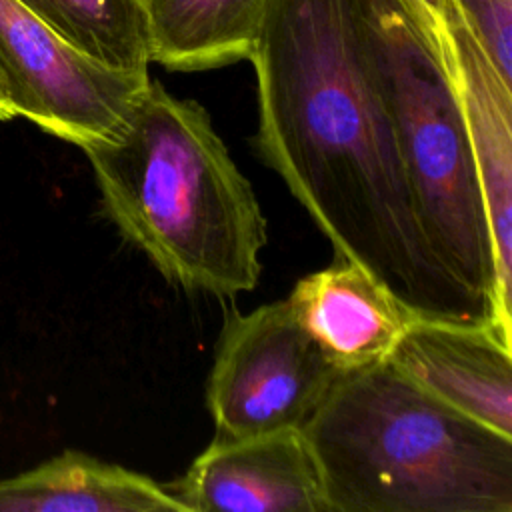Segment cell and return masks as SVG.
Listing matches in <instances>:
<instances>
[{"label":"cell","instance_id":"obj_3","mask_svg":"<svg viewBox=\"0 0 512 512\" xmlns=\"http://www.w3.org/2000/svg\"><path fill=\"white\" fill-rule=\"evenodd\" d=\"M302 432L330 512H512V436L388 360L340 374Z\"/></svg>","mask_w":512,"mask_h":512},{"label":"cell","instance_id":"obj_5","mask_svg":"<svg viewBox=\"0 0 512 512\" xmlns=\"http://www.w3.org/2000/svg\"><path fill=\"white\" fill-rule=\"evenodd\" d=\"M340 374L288 298L230 312L206 386L216 436L302 428Z\"/></svg>","mask_w":512,"mask_h":512},{"label":"cell","instance_id":"obj_6","mask_svg":"<svg viewBox=\"0 0 512 512\" xmlns=\"http://www.w3.org/2000/svg\"><path fill=\"white\" fill-rule=\"evenodd\" d=\"M0 76L16 116L78 148L112 136L150 80L86 56L14 0H0Z\"/></svg>","mask_w":512,"mask_h":512},{"label":"cell","instance_id":"obj_8","mask_svg":"<svg viewBox=\"0 0 512 512\" xmlns=\"http://www.w3.org/2000/svg\"><path fill=\"white\" fill-rule=\"evenodd\" d=\"M436 26L466 120L496 260L498 326L512 338V86L448 2Z\"/></svg>","mask_w":512,"mask_h":512},{"label":"cell","instance_id":"obj_9","mask_svg":"<svg viewBox=\"0 0 512 512\" xmlns=\"http://www.w3.org/2000/svg\"><path fill=\"white\" fill-rule=\"evenodd\" d=\"M388 362L450 408L512 436V342L494 324L416 316Z\"/></svg>","mask_w":512,"mask_h":512},{"label":"cell","instance_id":"obj_15","mask_svg":"<svg viewBox=\"0 0 512 512\" xmlns=\"http://www.w3.org/2000/svg\"><path fill=\"white\" fill-rule=\"evenodd\" d=\"M418 4L426 10V14H428L434 22H438V20L442 18V14H444V8H446L448 0H418Z\"/></svg>","mask_w":512,"mask_h":512},{"label":"cell","instance_id":"obj_1","mask_svg":"<svg viewBox=\"0 0 512 512\" xmlns=\"http://www.w3.org/2000/svg\"><path fill=\"white\" fill-rule=\"evenodd\" d=\"M248 60L258 82L254 148L336 256L414 316L494 324L420 230L362 0H264Z\"/></svg>","mask_w":512,"mask_h":512},{"label":"cell","instance_id":"obj_13","mask_svg":"<svg viewBox=\"0 0 512 512\" xmlns=\"http://www.w3.org/2000/svg\"><path fill=\"white\" fill-rule=\"evenodd\" d=\"M86 56L126 72H148L142 0H14Z\"/></svg>","mask_w":512,"mask_h":512},{"label":"cell","instance_id":"obj_16","mask_svg":"<svg viewBox=\"0 0 512 512\" xmlns=\"http://www.w3.org/2000/svg\"><path fill=\"white\" fill-rule=\"evenodd\" d=\"M14 108H12V102H10V96H8V88L0 76V120H10L14 118Z\"/></svg>","mask_w":512,"mask_h":512},{"label":"cell","instance_id":"obj_11","mask_svg":"<svg viewBox=\"0 0 512 512\" xmlns=\"http://www.w3.org/2000/svg\"><path fill=\"white\" fill-rule=\"evenodd\" d=\"M0 512H184L166 484L66 450L0 480Z\"/></svg>","mask_w":512,"mask_h":512},{"label":"cell","instance_id":"obj_12","mask_svg":"<svg viewBox=\"0 0 512 512\" xmlns=\"http://www.w3.org/2000/svg\"><path fill=\"white\" fill-rule=\"evenodd\" d=\"M150 62L202 72L248 60L264 0H142Z\"/></svg>","mask_w":512,"mask_h":512},{"label":"cell","instance_id":"obj_14","mask_svg":"<svg viewBox=\"0 0 512 512\" xmlns=\"http://www.w3.org/2000/svg\"><path fill=\"white\" fill-rule=\"evenodd\" d=\"M500 78L512 86V0H448Z\"/></svg>","mask_w":512,"mask_h":512},{"label":"cell","instance_id":"obj_7","mask_svg":"<svg viewBox=\"0 0 512 512\" xmlns=\"http://www.w3.org/2000/svg\"><path fill=\"white\" fill-rule=\"evenodd\" d=\"M166 486L184 512H330L302 428L216 436Z\"/></svg>","mask_w":512,"mask_h":512},{"label":"cell","instance_id":"obj_4","mask_svg":"<svg viewBox=\"0 0 512 512\" xmlns=\"http://www.w3.org/2000/svg\"><path fill=\"white\" fill-rule=\"evenodd\" d=\"M372 56L392 116L420 230L444 270L492 316L496 260L462 106L418 0H362Z\"/></svg>","mask_w":512,"mask_h":512},{"label":"cell","instance_id":"obj_2","mask_svg":"<svg viewBox=\"0 0 512 512\" xmlns=\"http://www.w3.org/2000/svg\"><path fill=\"white\" fill-rule=\"evenodd\" d=\"M82 152L110 222L172 286L216 298L258 286L266 218L202 104L150 78Z\"/></svg>","mask_w":512,"mask_h":512},{"label":"cell","instance_id":"obj_10","mask_svg":"<svg viewBox=\"0 0 512 512\" xmlns=\"http://www.w3.org/2000/svg\"><path fill=\"white\" fill-rule=\"evenodd\" d=\"M288 302L342 374L386 362L416 318L372 274L340 256L302 276Z\"/></svg>","mask_w":512,"mask_h":512}]
</instances>
